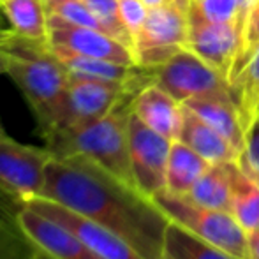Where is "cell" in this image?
I'll return each instance as SVG.
<instances>
[{
    "mask_svg": "<svg viewBox=\"0 0 259 259\" xmlns=\"http://www.w3.org/2000/svg\"><path fill=\"white\" fill-rule=\"evenodd\" d=\"M50 48L71 76L106 79V81H127V79L133 78L138 69V65L129 67V65L115 64V62L103 60V58L79 55L67 48H60V46H50Z\"/></svg>",
    "mask_w": 259,
    "mask_h": 259,
    "instance_id": "19",
    "label": "cell"
},
{
    "mask_svg": "<svg viewBox=\"0 0 259 259\" xmlns=\"http://www.w3.org/2000/svg\"><path fill=\"white\" fill-rule=\"evenodd\" d=\"M85 4L94 13V16L97 18L101 30L111 35L113 39L122 42L123 46H127L133 52L134 39L123 25L122 18H120V0H85Z\"/></svg>",
    "mask_w": 259,
    "mask_h": 259,
    "instance_id": "23",
    "label": "cell"
},
{
    "mask_svg": "<svg viewBox=\"0 0 259 259\" xmlns=\"http://www.w3.org/2000/svg\"><path fill=\"white\" fill-rule=\"evenodd\" d=\"M148 16V7L143 4V0H120V18L127 30L131 32L133 39L141 32L145 21Z\"/></svg>",
    "mask_w": 259,
    "mask_h": 259,
    "instance_id": "27",
    "label": "cell"
},
{
    "mask_svg": "<svg viewBox=\"0 0 259 259\" xmlns=\"http://www.w3.org/2000/svg\"><path fill=\"white\" fill-rule=\"evenodd\" d=\"M171 143L167 138L145 125L133 111L129 116V154L136 187L148 198L166 189L167 159Z\"/></svg>",
    "mask_w": 259,
    "mask_h": 259,
    "instance_id": "8",
    "label": "cell"
},
{
    "mask_svg": "<svg viewBox=\"0 0 259 259\" xmlns=\"http://www.w3.org/2000/svg\"><path fill=\"white\" fill-rule=\"evenodd\" d=\"M259 52V0L250 6L247 11L245 20H243L242 39H240V48L236 58L233 62V67L229 71V85L231 81L243 71L247 64L252 60V57Z\"/></svg>",
    "mask_w": 259,
    "mask_h": 259,
    "instance_id": "24",
    "label": "cell"
},
{
    "mask_svg": "<svg viewBox=\"0 0 259 259\" xmlns=\"http://www.w3.org/2000/svg\"><path fill=\"white\" fill-rule=\"evenodd\" d=\"M171 2V0H143V4L148 7V9H152V7H159V6H164V4Z\"/></svg>",
    "mask_w": 259,
    "mask_h": 259,
    "instance_id": "32",
    "label": "cell"
},
{
    "mask_svg": "<svg viewBox=\"0 0 259 259\" xmlns=\"http://www.w3.org/2000/svg\"><path fill=\"white\" fill-rule=\"evenodd\" d=\"M191 2H199V0H191Z\"/></svg>",
    "mask_w": 259,
    "mask_h": 259,
    "instance_id": "35",
    "label": "cell"
},
{
    "mask_svg": "<svg viewBox=\"0 0 259 259\" xmlns=\"http://www.w3.org/2000/svg\"><path fill=\"white\" fill-rule=\"evenodd\" d=\"M48 16H58L74 25L101 30V25L85 0H45Z\"/></svg>",
    "mask_w": 259,
    "mask_h": 259,
    "instance_id": "25",
    "label": "cell"
},
{
    "mask_svg": "<svg viewBox=\"0 0 259 259\" xmlns=\"http://www.w3.org/2000/svg\"><path fill=\"white\" fill-rule=\"evenodd\" d=\"M238 162L259 178V118L247 131L245 152L238 157Z\"/></svg>",
    "mask_w": 259,
    "mask_h": 259,
    "instance_id": "28",
    "label": "cell"
},
{
    "mask_svg": "<svg viewBox=\"0 0 259 259\" xmlns=\"http://www.w3.org/2000/svg\"><path fill=\"white\" fill-rule=\"evenodd\" d=\"M208 167H210V162L205 157L196 154L191 147L182 143L180 140L173 141L169 159H167L166 189L173 194L185 196Z\"/></svg>",
    "mask_w": 259,
    "mask_h": 259,
    "instance_id": "18",
    "label": "cell"
},
{
    "mask_svg": "<svg viewBox=\"0 0 259 259\" xmlns=\"http://www.w3.org/2000/svg\"><path fill=\"white\" fill-rule=\"evenodd\" d=\"M138 96V94H136ZM136 96H127L97 122L57 138L46 147L53 155H83L136 187L129 154V116Z\"/></svg>",
    "mask_w": 259,
    "mask_h": 259,
    "instance_id": "3",
    "label": "cell"
},
{
    "mask_svg": "<svg viewBox=\"0 0 259 259\" xmlns=\"http://www.w3.org/2000/svg\"><path fill=\"white\" fill-rule=\"evenodd\" d=\"M2 32H4V27L0 25V35H2ZM2 72H4V67H2V57H0V74H2ZM0 129H4L2 123H0Z\"/></svg>",
    "mask_w": 259,
    "mask_h": 259,
    "instance_id": "34",
    "label": "cell"
},
{
    "mask_svg": "<svg viewBox=\"0 0 259 259\" xmlns=\"http://www.w3.org/2000/svg\"><path fill=\"white\" fill-rule=\"evenodd\" d=\"M231 94L245 131L259 118V52L231 81Z\"/></svg>",
    "mask_w": 259,
    "mask_h": 259,
    "instance_id": "22",
    "label": "cell"
},
{
    "mask_svg": "<svg viewBox=\"0 0 259 259\" xmlns=\"http://www.w3.org/2000/svg\"><path fill=\"white\" fill-rule=\"evenodd\" d=\"M9 28L28 39L48 41V11L45 0H6L0 4Z\"/></svg>",
    "mask_w": 259,
    "mask_h": 259,
    "instance_id": "20",
    "label": "cell"
},
{
    "mask_svg": "<svg viewBox=\"0 0 259 259\" xmlns=\"http://www.w3.org/2000/svg\"><path fill=\"white\" fill-rule=\"evenodd\" d=\"M0 57L7 74L30 106L39 131L48 141L60 127L67 109L69 72L53 55L48 41L28 39L4 28Z\"/></svg>",
    "mask_w": 259,
    "mask_h": 259,
    "instance_id": "2",
    "label": "cell"
},
{
    "mask_svg": "<svg viewBox=\"0 0 259 259\" xmlns=\"http://www.w3.org/2000/svg\"><path fill=\"white\" fill-rule=\"evenodd\" d=\"M187 41L185 50L194 53L210 67L229 78V71L236 58L242 39V27L238 20L231 23L208 21L194 7H187Z\"/></svg>",
    "mask_w": 259,
    "mask_h": 259,
    "instance_id": "10",
    "label": "cell"
},
{
    "mask_svg": "<svg viewBox=\"0 0 259 259\" xmlns=\"http://www.w3.org/2000/svg\"><path fill=\"white\" fill-rule=\"evenodd\" d=\"M178 140L191 147L196 154L205 157L210 164L231 162L242 155L226 138L211 129L185 104H182V131Z\"/></svg>",
    "mask_w": 259,
    "mask_h": 259,
    "instance_id": "14",
    "label": "cell"
},
{
    "mask_svg": "<svg viewBox=\"0 0 259 259\" xmlns=\"http://www.w3.org/2000/svg\"><path fill=\"white\" fill-rule=\"evenodd\" d=\"M182 104H185L199 118L205 120L211 129H215L222 138H226L240 154L245 152L247 131L233 99L201 97V99H189Z\"/></svg>",
    "mask_w": 259,
    "mask_h": 259,
    "instance_id": "15",
    "label": "cell"
},
{
    "mask_svg": "<svg viewBox=\"0 0 259 259\" xmlns=\"http://www.w3.org/2000/svg\"><path fill=\"white\" fill-rule=\"evenodd\" d=\"M27 206L37 210L39 213L46 215L52 221L62 224L72 231L83 243L90 247L94 252H97L104 259H145L131 245L129 242L113 233L111 229L104 228L103 224L92 221V219L85 217V215L78 213V211L71 210V208L60 205V203L53 201L48 198H32L23 201Z\"/></svg>",
    "mask_w": 259,
    "mask_h": 259,
    "instance_id": "9",
    "label": "cell"
},
{
    "mask_svg": "<svg viewBox=\"0 0 259 259\" xmlns=\"http://www.w3.org/2000/svg\"><path fill=\"white\" fill-rule=\"evenodd\" d=\"M191 6L205 20L213 23H231L238 18V0H199L191 2Z\"/></svg>",
    "mask_w": 259,
    "mask_h": 259,
    "instance_id": "26",
    "label": "cell"
},
{
    "mask_svg": "<svg viewBox=\"0 0 259 259\" xmlns=\"http://www.w3.org/2000/svg\"><path fill=\"white\" fill-rule=\"evenodd\" d=\"M11 259H52L41 247H37L21 229V235L18 238V243L14 245Z\"/></svg>",
    "mask_w": 259,
    "mask_h": 259,
    "instance_id": "29",
    "label": "cell"
},
{
    "mask_svg": "<svg viewBox=\"0 0 259 259\" xmlns=\"http://www.w3.org/2000/svg\"><path fill=\"white\" fill-rule=\"evenodd\" d=\"M173 2L177 4L184 13H187V7H189V4H191V0H173Z\"/></svg>",
    "mask_w": 259,
    "mask_h": 259,
    "instance_id": "33",
    "label": "cell"
},
{
    "mask_svg": "<svg viewBox=\"0 0 259 259\" xmlns=\"http://www.w3.org/2000/svg\"><path fill=\"white\" fill-rule=\"evenodd\" d=\"M48 45L129 67L136 65L133 52L106 32L74 25L58 16H48Z\"/></svg>",
    "mask_w": 259,
    "mask_h": 259,
    "instance_id": "11",
    "label": "cell"
},
{
    "mask_svg": "<svg viewBox=\"0 0 259 259\" xmlns=\"http://www.w3.org/2000/svg\"><path fill=\"white\" fill-rule=\"evenodd\" d=\"M53 152L23 145L0 129V191L20 201L42 196Z\"/></svg>",
    "mask_w": 259,
    "mask_h": 259,
    "instance_id": "6",
    "label": "cell"
},
{
    "mask_svg": "<svg viewBox=\"0 0 259 259\" xmlns=\"http://www.w3.org/2000/svg\"><path fill=\"white\" fill-rule=\"evenodd\" d=\"M256 2V0H238V6H240V11H238V18L236 20L238 21H242L243 23V20H245V14H247V11L250 9V6Z\"/></svg>",
    "mask_w": 259,
    "mask_h": 259,
    "instance_id": "31",
    "label": "cell"
},
{
    "mask_svg": "<svg viewBox=\"0 0 259 259\" xmlns=\"http://www.w3.org/2000/svg\"><path fill=\"white\" fill-rule=\"evenodd\" d=\"M18 224L25 235L52 259H104L62 224L52 221L23 201L16 211Z\"/></svg>",
    "mask_w": 259,
    "mask_h": 259,
    "instance_id": "12",
    "label": "cell"
},
{
    "mask_svg": "<svg viewBox=\"0 0 259 259\" xmlns=\"http://www.w3.org/2000/svg\"><path fill=\"white\" fill-rule=\"evenodd\" d=\"M233 208L231 213L247 233L259 229V178L242 166L231 162Z\"/></svg>",
    "mask_w": 259,
    "mask_h": 259,
    "instance_id": "17",
    "label": "cell"
},
{
    "mask_svg": "<svg viewBox=\"0 0 259 259\" xmlns=\"http://www.w3.org/2000/svg\"><path fill=\"white\" fill-rule=\"evenodd\" d=\"M233 162V160H231ZM231 162L210 164L198 182L187 192V198L201 206L231 211L233 208V184Z\"/></svg>",
    "mask_w": 259,
    "mask_h": 259,
    "instance_id": "16",
    "label": "cell"
},
{
    "mask_svg": "<svg viewBox=\"0 0 259 259\" xmlns=\"http://www.w3.org/2000/svg\"><path fill=\"white\" fill-rule=\"evenodd\" d=\"M42 198L111 229L145 259H164L169 219L154 199L83 155H53Z\"/></svg>",
    "mask_w": 259,
    "mask_h": 259,
    "instance_id": "1",
    "label": "cell"
},
{
    "mask_svg": "<svg viewBox=\"0 0 259 259\" xmlns=\"http://www.w3.org/2000/svg\"><path fill=\"white\" fill-rule=\"evenodd\" d=\"M133 113L145 125L169 141L180 138L182 104L155 83H150L138 92L133 101Z\"/></svg>",
    "mask_w": 259,
    "mask_h": 259,
    "instance_id": "13",
    "label": "cell"
},
{
    "mask_svg": "<svg viewBox=\"0 0 259 259\" xmlns=\"http://www.w3.org/2000/svg\"><path fill=\"white\" fill-rule=\"evenodd\" d=\"M247 249H249V259H259V229L247 233Z\"/></svg>",
    "mask_w": 259,
    "mask_h": 259,
    "instance_id": "30",
    "label": "cell"
},
{
    "mask_svg": "<svg viewBox=\"0 0 259 259\" xmlns=\"http://www.w3.org/2000/svg\"><path fill=\"white\" fill-rule=\"evenodd\" d=\"M187 41V14L171 0L148 9L141 32L134 39L136 65L154 69L166 64L173 55L185 48Z\"/></svg>",
    "mask_w": 259,
    "mask_h": 259,
    "instance_id": "7",
    "label": "cell"
},
{
    "mask_svg": "<svg viewBox=\"0 0 259 259\" xmlns=\"http://www.w3.org/2000/svg\"><path fill=\"white\" fill-rule=\"evenodd\" d=\"M164 259H242L169 221L164 235Z\"/></svg>",
    "mask_w": 259,
    "mask_h": 259,
    "instance_id": "21",
    "label": "cell"
},
{
    "mask_svg": "<svg viewBox=\"0 0 259 259\" xmlns=\"http://www.w3.org/2000/svg\"><path fill=\"white\" fill-rule=\"evenodd\" d=\"M152 199L171 222L208 243H213L242 259H249L247 231L238 224L231 211L201 206L187 196L173 194L167 189L157 192Z\"/></svg>",
    "mask_w": 259,
    "mask_h": 259,
    "instance_id": "4",
    "label": "cell"
},
{
    "mask_svg": "<svg viewBox=\"0 0 259 259\" xmlns=\"http://www.w3.org/2000/svg\"><path fill=\"white\" fill-rule=\"evenodd\" d=\"M154 83L180 104L201 97L233 99L229 79L185 48L154 67Z\"/></svg>",
    "mask_w": 259,
    "mask_h": 259,
    "instance_id": "5",
    "label": "cell"
}]
</instances>
